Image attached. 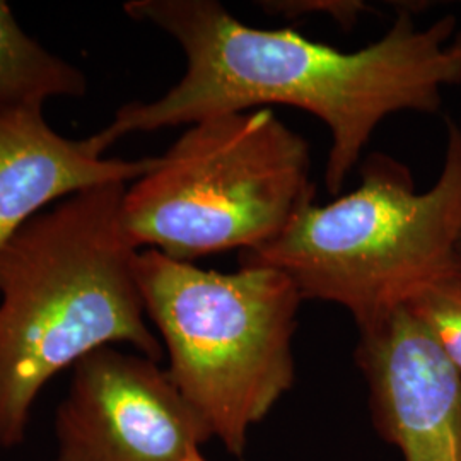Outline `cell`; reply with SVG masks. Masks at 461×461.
<instances>
[{
    "label": "cell",
    "mask_w": 461,
    "mask_h": 461,
    "mask_svg": "<svg viewBox=\"0 0 461 461\" xmlns=\"http://www.w3.org/2000/svg\"><path fill=\"white\" fill-rule=\"evenodd\" d=\"M158 163L103 158L89 137L55 132L43 106L0 110V255L17 232L55 200L106 183H133Z\"/></svg>",
    "instance_id": "cell-8"
},
{
    "label": "cell",
    "mask_w": 461,
    "mask_h": 461,
    "mask_svg": "<svg viewBox=\"0 0 461 461\" xmlns=\"http://www.w3.org/2000/svg\"><path fill=\"white\" fill-rule=\"evenodd\" d=\"M182 461H207L203 456H202V453H200V447H195V449H192Z\"/></svg>",
    "instance_id": "cell-13"
},
{
    "label": "cell",
    "mask_w": 461,
    "mask_h": 461,
    "mask_svg": "<svg viewBox=\"0 0 461 461\" xmlns=\"http://www.w3.org/2000/svg\"><path fill=\"white\" fill-rule=\"evenodd\" d=\"M458 255H460V258H461V236H460V241H458Z\"/></svg>",
    "instance_id": "cell-14"
},
{
    "label": "cell",
    "mask_w": 461,
    "mask_h": 461,
    "mask_svg": "<svg viewBox=\"0 0 461 461\" xmlns=\"http://www.w3.org/2000/svg\"><path fill=\"white\" fill-rule=\"evenodd\" d=\"M461 132L447 120L438 182L417 192L411 169L386 154L361 166V185L329 205H308L240 265L284 272L303 299L339 304L363 325L407 304L461 262Z\"/></svg>",
    "instance_id": "cell-3"
},
{
    "label": "cell",
    "mask_w": 461,
    "mask_h": 461,
    "mask_svg": "<svg viewBox=\"0 0 461 461\" xmlns=\"http://www.w3.org/2000/svg\"><path fill=\"white\" fill-rule=\"evenodd\" d=\"M357 330L379 434L405 461H461V373L428 327L403 304Z\"/></svg>",
    "instance_id": "cell-7"
},
{
    "label": "cell",
    "mask_w": 461,
    "mask_h": 461,
    "mask_svg": "<svg viewBox=\"0 0 461 461\" xmlns=\"http://www.w3.org/2000/svg\"><path fill=\"white\" fill-rule=\"evenodd\" d=\"M55 438L53 461H182L212 432L159 363L104 347L74 366Z\"/></svg>",
    "instance_id": "cell-6"
},
{
    "label": "cell",
    "mask_w": 461,
    "mask_h": 461,
    "mask_svg": "<svg viewBox=\"0 0 461 461\" xmlns=\"http://www.w3.org/2000/svg\"><path fill=\"white\" fill-rule=\"evenodd\" d=\"M123 11L175 38L186 70L161 98L120 106L113 122L89 137L103 156L129 133L294 106L329 129L325 185L339 195L381 122L400 112L436 113L446 86L461 84V64L447 50L456 19L419 28L411 5H398L390 30L356 51L291 28L248 26L215 0H131Z\"/></svg>",
    "instance_id": "cell-1"
},
{
    "label": "cell",
    "mask_w": 461,
    "mask_h": 461,
    "mask_svg": "<svg viewBox=\"0 0 461 461\" xmlns=\"http://www.w3.org/2000/svg\"><path fill=\"white\" fill-rule=\"evenodd\" d=\"M86 87L83 72L26 34L9 4L0 0V110L79 98Z\"/></svg>",
    "instance_id": "cell-9"
},
{
    "label": "cell",
    "mask_w": 461,
    "mask_h": 461,
    "mask_svg": "<svg viewBox=\"0 0 461 461\" xmlns=\"http://www.w3.org/2000/svg\"><path fill=\"white\" fill-rule=\"evenodd\" d=\"M127 183H106L36 215L0 255V447L23 445L50 379L104 347L163 361L122 226Z\"/></svg>",
    "instance_id": "cell-2"
},
{
    "label": "cell",
    "mask_w": 461,
    "mask_h": 461,
    "mask_svg": "<svg viewBox=\"0 0 461 461\" xmlns=\"http://www.w3.org/2000/svg\"><path fill=\"white\" fill-rule=\"evenodd\" d=\"M314 195L308 142L258 108L190 125L127 186L122 226L133 248L192 264L274 243Z\"/></svg>",
    "instance_id": "cell-5"
},
{
    "label": "cell",
    "mask_w": 461,
    "mask_h": 461,
    "mask_svg": "<svg viewBox=\"0 0 461 461\" xmlns=\"http://www.w3.org/2000/svg\"><path fill=\"white\" fill-rule=\"evenodd\" d=\"M461 373V262L429 282L405 304Z\"/></svg>",
    "instance_id": "cell-10"
},
{
    "label": "cell",
    "mask_w": 461,
    "mask_h": 461,
    "mask_svg": "<svg viewBox=\"0 0 461 461\" xmlns=\"http://www.w3.org/2000/svg\"><path fill=\"white\" fill-rule=\"evenodd\" d=\"M447 49H449V53L461 64V32L460 33H455L453 40H451L449 45H447ZM458 127H460L461 131V122L458 123Z\"/></svg>",
    "instance_id": "cell-12"
},
{
    "label": "cell",
    "mask_w": 461,
    "mask_h": 461,
    "mask_svg": "<svg viewBox=\"0 0 461 461\" xmlns=\"http://www.w3.org/2000/svg\"><path fill=\"white\" fill-rule=\"evenodd\" d=\"M135 277L169 378L241 460L249 429L294 384L293 339L304 301L296 284L265 265L222 274L158 249L137 253Z\"/></svg>",
    "instance_id": "cell-4"
},
{
    "label": "cell",
    "mask_w": 461,
    "mask_h": 461,
    "mask_svg": "<svg viewBox=\"0 0 461 461\" xmlns=\"http://www.w3.org/2000/svg\"><path fill=\"white\" fill-rule=\"evenodd\" d=\"M268 14L285 19H299L308 14H325L337 21L342 28H350L364 13L373 11L369 4L361 0H267L260 2Z\"/></svg>",
    "instance_id": "cell-11"
}]
</instances>
